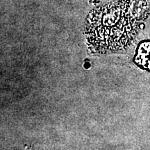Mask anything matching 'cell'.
Masks as SVG:
<instances>
[{"mask_svg": "<svg viewBox=\"0 0 150 150\" xmlns=\"http://www.w3.org/2000/svg\"><path fill=\"white\" fill-rule=\"evenodd\" d=\"M150 13V0H113L91 11L85 34L99 53L118 52L132 43Z\"/></svg>", "mask_w": 150, "mask_h": 150, "instance_id": "1", "label": "cell"}, {"mask_svg": "<svg viewBox=\"0 0 150 150\" xmlns=\"http://www.w3.org/2000/svg\"><path fill=\"white\" fill-rule=\"evenodd\" d=\"M135 62L142 68L150 71V42L140 43L135 56Z\"/></svg>", "mask_w": 150, "mask_h": 150, "instance_id": "2", "label": "cell"}]
</instances>
